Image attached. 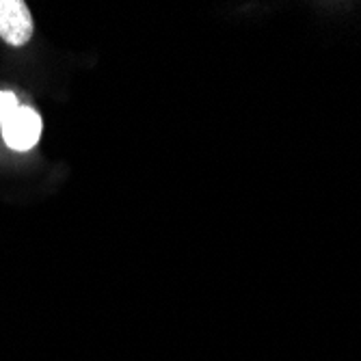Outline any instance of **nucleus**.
I'll return each mask as SVG.
<instances>
[{
    "mask_svg": "<svg viewBox=\"0 0 361 361\" xmlns=\"http://www.w3.org/2000/svg\"><path fill=\"white\" fill-rule=\"evenodd\" d=\"M39 137H42V117L30 106H20L3 123V139L11 149L26 152L37 145Z\"/></svg>",
    "mask_w": 361,
    "mask_h": 361,
    "instance_id": "1",
    "label": "nucleus"
},
{
    "mask_svg": "<svg viewBox=\"0 0 361 361\" xmlns=\"http://www.w3.org/2000/svg\"><path fill=\"white\" fill-rule=\"evenodd\" d=\"M32 18L22 0H0V37L9 46H24L32 35Z\"/></svg>",
    "mask_w": 361,
    "mask_h": 361,
    "instance_id": "2",
    "label": "nucleus"
},
{
    "mask_svg": "<svg viewBox=\"0 0 361 361\" xmlns=\"http://www.w3.org/2000/svg\"><path fill=\"white\" fill-rule=\"evenodd\" d=\"M20 109L18 97L9 91H0V126H3Z\"/></svg>",
    "mask_w": 361,
    "mask_h": 361,
    "instance_id": "3",
    "label": "nucleus"
}]
</instances>
